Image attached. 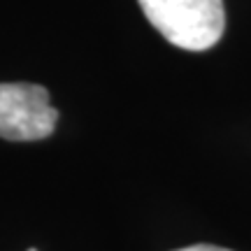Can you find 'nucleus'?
I'll use <instances>...</instances> for the list:
<instances>
[{
    "label": "nucleus",
    "instance_id": "f257e3e1",
    "mask_svg": "<svg viewBox=\"0 0 251 251\" xmlns=\"http://www.w3.org/2000/svg\"><path fill=\"white\" fill-rule=\"evenodd\" d=\"M144 17L170 45L205 51L221 40L226 28L224 0H137Z\"/></svg>",
    "mask_w": 251,
    "mask_h": 251
},
{
    "label": "nucleus",
    "instance_id": "f03ea898",
    "mask_svg": "<svg viewBox=\"0 0 251 251\" xmlns=\"http://www.w3.org/2000/svg\"><path fill=\"white\" fill-rule=\"evenodd\" d=\"M58 112L49 91L35 84H0V137L12 142H35L54 133Z\"/></svg>",
    "mask_w": 251,
    "mask_h": 251
},
{
    "label": "nucleus",
    "instance_id": "7ed1b4c3",
    "mask_svg": "<svg viewBox=\"0 0 251 251\" xmlns=\"http://www.w3.org/2000/svg\"><path fill=\"white\" fill-rule=\"evenodd\" d=\"M177 251H230V249L214 247V244H193V247H184V249H177Z\"/></svg>",
    "mask_w": 251,
    "mask_h": 251
},
{
    "label": "nucleus",
    "instance_id": "20e7f679",
    "mask_svg": "<svg viewBox=\"0 0 251 251\" xmlns=\"http://www.w3.org/2000/svg\"><path fill=\"white\" fill-rule=\"evenodd\" d=\"M28 251H37V249H28Z\"/></svg>",
    "mask_w": 251,
    "mask_h": 251
}]
</instances>
